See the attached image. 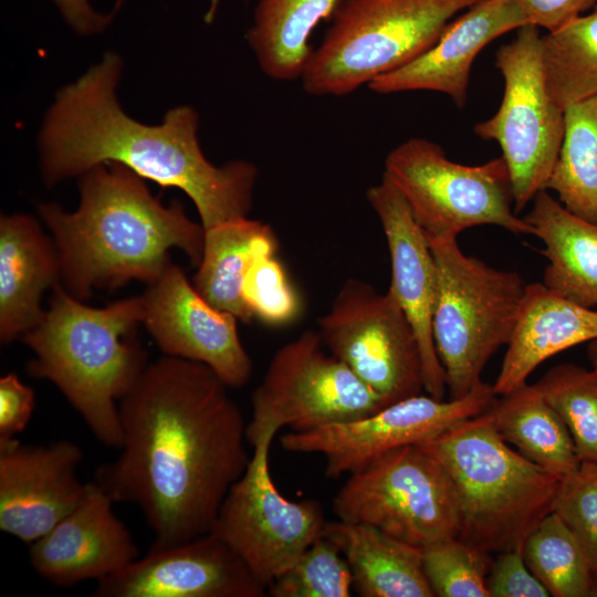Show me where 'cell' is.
Listing matches in <instances>:
<instances>
[{
    "label": "cell",
    "instance_id": "cell-39",
    "mask_svg": "<svg viewBox=\"0 0 597 597\" xmlns=\"http://www.w3.org/2000/svg\"><path fill=\"white\" fill-rule=\"evenodd\" d=\"M66 21L80 33H92L102 30L111 20V15L95 12L87 0H54Z\"/></svg>",
    "mask_w": 597,
    "mask_h": 597
},
{
    "label": "cell",
    "instance_id": "cell-37",
    "mask_svg": "<svg viewBox=\"0 0 597 597\" xmlns=\"http://www.w3.org/2000/svg\"><path fill=\"white\" fill-rule=\"evenodd\" d=\"M34 408V392L15 373L0 378V440H9L27 428Z\"/></svg>",
    "mask_w": 597,
    "mask_h": 597
},
{
    "label": "cell",
    "instance_id": "cell-19",
    "mask_svg": "<svg viewBox=\"0 0 597 597\" xmlns=\"http://www.w3.org/2000/svg\"><path fill=\"white\" fill-rule=\"evenodd\" d=\"M114 501L95 481L78 503L46 534L30 544L33 569L55 586L111 576L138 557L129 531L113 511Z\"/></svg>",
    "mask_w": 597,
    "mask_h": 597
},
{
    "label": "cell",
    "instance_id": "cell-3",
    "mask_svg": "<svg viewBox=\"0 0 597 597\" xmlns=\"http://www.w3.org/2000/svg\"><path fill=\"white\" fill-rule=\"evenodd\" d=\"M80 193L74 212L56 203L39 207L53 235L63 286L75 298L132 280L153 283L170 262L172 248L193 265L200 263L202 224L190 220L177 200L161 205L127 167L107 163L91 168L81 175Z\"/></svg>",
    "mask_w": 597,
    "mask_h": 597
},
{
    "label": "cell",
    "instance_id": "cell-13",
    "mask_svg": "<svg viewBox=\"0 0 597 597\" xmlns=\"http://www.w3.org/2000/svg\"><path fill=\"white\" fill-rule=\"evenodd\" d=\"M273 438L253 446L244 473L230 488L210 531L266 589L322 535L326 523L317 502H293L277 491L269 469Z\"/></svg>",
    "mask_w": 597,
    "mask_h": 597
},
{
    "label": "cell",
    "instance_id": "cell-33",
    "mask_svg": "<svg viewBox=\"0 0 597 597\" xmlns=\"http://www.w3.org/2000/svg\"><path fill=\"white\" fill-rule=\"evenodd\" d=\"M427 579L438 597H490L486 578L490 554L460 540L449 538L421 549Z\"/></svg>",
    "mask_w": 597,
    "mask_h": 597
},
{
    "label": "cell",
    "instance_id": "cell-32",
    "mask_svg": "<svg viewBox=\"0 0 597 597\" xmlns=\"http://www.w3.org/2000/svg\"><path fill=\"white\" fill-rule=\"evenodd\" d=\"M353 574L338 547L323 534L266 589L272 597H349Z\"/></svg>",
    "mask_w": 597,
    "mask_h": 597
},
{
    "label": "cell",
    "instance_id": "cell-38",
    "mask_svg": "<svg viewBox=\"0 0 597 597\" xmlns=\"http://www.w3.org/2000/svg\"><path fill=\"white\" fill-rule=\"evenodd\" d=\"M528 24L554 32L594 8L597 0H513Z\"/></svg>",
    "mask_w": 597,
    "mask_h": 597
},
{
    "label": "cell",
    "instance_id": "cell-35",
    "mask_svg": "<svg viewBox=\"0 0 597 597\" xmlns=\"http://www.w3.org/2000/svg\"><path fill=\"white\" fill-rule=\"evenodd\" d=\"M553 512L572 531L597 577V467L582 463L562 480Z\"/></svg>",
    "mask_w": 597,
    "mask_h": 597
},
{
    "label": "cell",
    "instance_id": "cell-20",
    "mask_svg": "<svg viewBox=\"0 0 597 597\" xmlns=\"http://www.w3.org/2000/svg\"><path fill=\"white\" fill-rule=\"evenodd\" d=\"M526 24V17L513 0H480L453 19L423 54L367 86L377 94L437 92L463 108L476 55L494 39Z\"/></svg>",
    "mask_w": 597,
    "mask_h": 597
},
{
    "label": "cell",
    "instance_id": "cell-9",
    "mask_svg": "<svg viewBox=\"0 0 597 597\" xmlns=\"http://www.w3.org/2000/svg\"><path fill=\"white\" fill-rule=\"evenodd\" d=\"M333 506L341 521L373 526L420 549L460 533L454 485L420 446L391 450L350 473Z\"/></svg>",
    "mask_w": 597,
    "mask_h": 597
},
{
    "label": "cell",
    "instance_id": "cell-25",
    "mask_svg": "<svg viewBox=\"0 0 597 597\" xmlns=\"http://www.w3.org/2000/svg\"><path fill=\"white\" fill-rule=\"evenodd\" d=\"M271 226L249 218L207 229L193 286L212 306L250 323L253 315L242 296L245 273L262 253H276Z\"/></svg>",
    "mask_w": 597,
    "mask_h": 597
},
{
    "label": "cell",
    "instance_id": "cell-5",
    "mask_svg": "<svg viewBox=\"0 0 597 597\" xmlns=\"http://www.w3.org/2000/svg\"><path fill=\"white\" fill-rule=\"evenodd\" d=\"M444 468L459 501V538L491 554L522 548L551 512L562 479L513 450L485 411L419 444Z\"/></svg>",
    "mask_w": 597,
    "mask_h": 597
},
{
    "label": "cell",
    "instance_id": "cell-14",
    "mask_svg": "<svg viewBox=\"0 0 597 597\" xmlns=\"http://www.w3.org/2000/svg\"><path fill=\"white\" fill-rule=\"evenodd\" d=\"M496 396L493 385L484 381L459 399L419 394L356 420L291 431L282 436L281 444L291 452L322 454L325 475L337 479L367 467L391 450L437 438L488 410Z\"/></svg>",
    "mask_w": 597,
    "mask_h": 597
},
{
    "label": "cell",
    "instance_id": "cell-15",
    "mask_svg": "<svg viewBox=\"0 0 597 597\" xmlns=\"http://www.w3.org/2000/svg\"><path fill=\"white\" fill-rule=\"evenodd\" d=\"M143 324L167 356L202 363L229 387L245 385L252 360L238 333V318L208 303L171 261L142 295Z\"/></svg>",
    "mask_w": 597,
    "mask_h": 597
},
{
    "label": "cell",
    "instance_id": "cell-28",
    "mask_svg": "<svg viewBox=\"0 0 597 597\" xmlns=\"http://www.w3.org/2000/svg\"><path fill=\"white\" fill-rule=\"evenodd\" d=\"M561 150L545 190L575 216L597 224V96L565 111Z\"/></svg>",
    "mask_w": 597,
    "mask_h": 597
},
{
    "label": "cell",
    "instance_id": "cell-12",
    "mask_svg": "<svg viewBox=\"0 0 597 597\" xmlns=\"http://www.w3.org/2000/svg\"><path fill=\"white\" fill-rule=\"evenodd\" d=\"M318 324L325 348L384 407L425 390L417 335L390 289L379 293L367 282L348 279Z\"/></svg>",
    "mask_w": 597,
    "mask_h": 597
},
{
    "label": "cell",
    "instance_id": "cell-1",
    "mask_svg": "<svg viewBox=\"0 0 597 597\" xmlns=\"http://www.w3.org/2000/svg\"><path fill=\"white\" fill-rule=\"evenodd\" d=\"M228 387L207 365L165 355L119 400L122 452L95 482L140 509L155 546L209 533L250 462L247 423Z\"/></svg>",
    "mask_w": 597,
    "mask_h": 597
},
{
    "label": "cell",
    "instance_id": "cell-22",
    "mask_svg": "<svg viewBox=\"0 0 597 597\" xmlns=\"http://www.w3.org/2000/svg\"><path fill=\"white\" fill-rule=\"evenodd\" d=\"M62 281L53 240L27 214L0 220V339L21 338L41 321L44 291Z\"/></svg>",
    "mask_w": 597,
    "mask_h": 597
},
{
    "label": "cell",
    "instance_id": "cell-21",
    "mask_svg": "<svg viewBox=\"0 0 597 597\" xmlns=\"http://www.w3.org/2000/svg\"><path fill=\"white\" fill-rule=\"evenodd\" d=\"M597 339V310L568 301L543 283L526 284L516 321L493 385L498 396L525 385L547 358Z\"/></svg>",
    "mask_w": 597,
    "mask_h": 597
},
{
    "label": "cell",
    "instance_id": "cell-8",
    "mask_svg": "<svg viewBox=\"0 0 597 597\" xmlns=\"http://www.w3.org/2000/svg\"><path fill=\"white\" fill-rule=\"evenodd\" d=\"M383 176L406 200L428 241L457 240L478 226H496L514 234L532 228L514 211L509 168L502 157L462 165L442 147L410 137L386 156Z\"/></svg>",
    "mask_w": 597,
    "mask_h": 597
},
{
    "label": "cell",
    "instance_id": "cell-6",
    "mask_svg": "<svg viewBox=\"0 0 597 597\" xmlns=\"http://www.w3.org/2000/svg\"><path fill=\"white\" fill-rule=\"evenodd\" d=\"M480 0H341L300 77L313 96H344L423 54Z\"/></svg>",
    "mask_w": 597,
    "mask_h": 597
},
{
    "label": "cell",
    "instance_id": "cell-29",
    "mask_svg": "<svg viewBox=\"0 0 597 597\" xmlns=\"http://www.w3.org/2000/svg\"><path fill=\"white\" fill-rule=\"evenodd\" d=\"M548 94L563 111L597 96V4L591 13L542 35Z\"/></svg>",
    "mask_w": 597,
    "mask_h": 597
},
{
    "label": "cell",
    "instance_id": "cell-40",
    "mask_svg": "<svg viewBox=\"0 0 597 597\" xmlns=\"http://www.w3.org/2000/svg\"><path fill=\"white\" fill-rule=\"evenodd\" d=\"M587 355L591 364V368L597 373V339L588 343Z\"/></svg>",
    "mask_w": 597,
    "mask_h": 597
},
{
    "label": "cell",
    "instance_id": "cell-26",
    "mask_svg": "<svg viewBox=\"0 0 597 597\" xmlns=\"http://www.w3.org/2000/svg\"><path fill=\"white\" fill-rule=\"evenodd\" d=\"M485 413L505 442L549 473L563 480L579 468L566 425L535 384L502 396Z\"/></svg>",
    "mask_w": 597,
    "mask_h": 597
},
{
    "label": "cell",
    "instance_id": "cell-2",
    "mask_svg": "<svg viewBox=\"0 0 597 597\" xmlns=\"http://www.w3.org/2000/svg\"><path fill=\"white\" fill-rule=\"evenodd\" d=\"M121 69V59L107 53L57 93L40 135L45 184L115 163L164 188L182 190L205 230L248 218L255 165L241 159L221 166L210 163L198 140V114L189 106L170 109L155 126L126 115L115 94Z\"/></svg>",
    "mask_w": 597,
    "mask_h": 597
},
{
    "label": "cell",
    "instance_id": "cell-36",
    "mask_svg": "<svg viewBox=\"0 0 597 597\" xmlns=\"http://www.w3.org/2000/svg\"><path fill=\"white\" fill-rule=\"evenodd\" d=\"M486 587L490 597H548L547 588L528 568L522 548L499 553L492 561Z\"/></svg>",
    "mask_w": 597,
    "mask_h": 597
},
{
    "label": "cell",
    "instance_id": "cell-7",
    "mask_svg": "<svg viewBox=\"0 0 597 597\" xmlns=\"http://www.w3.org/2000/svg\"><path fill=\"white\" fill-rule=\"evenodd\" d=\"M437 266L432 334L450 399L467 396L506 345L526 284L514 271L467 255L457 240L429 241Z\"/></svg>",
    "mask_w": 597,
    "mask_h": 597
},
{
    "label": "cell",
    "instance_id": "cell-34",
    "mask_svg": "<svg viewBox=\"0 0 597 597\" xmlns=\"http://www.w3.org/2000/svg\"><path fill=\"white\" fill-rule=\"evenodd\" d=\"M242 296L253 318L270 325L294 321L301 300L275 253L258 255L245 273Z\"/></svg>",
    "mask_w": 597,
    "mask_h": 597
},
{
    "label": "cell",
    "instance_id": "cell-11",
    "mask_svg": "<svg viewBox=\"0 0 597 597\" xmlns=\"http://www.w3.org/2000/svg\"><path fill=\"white\" fill-rule=\"evenodd\" d=\"M324 347L320 332L305 331L274 354L251 397L247 439L252 447L283 427L305 431L384 408L379 397Z\"/></svg>",
    "mask_w": 597,
    "mask_h": 597
},
{
    "label": "cell",
    "instance_id": "cell-23",
    "mask_svg": "<svg viewBox=\"0 0 597 597\" xmlns=\"http://www.w3.org/2000/svg\"><path fill=\"white\" fill-rule=\"evenodd\" d=\"M524 220L548 261L543 284L583 307L597 310V224L569 212L548 190L540 191Z\"/></svg>",
    "mask_w": 597,
    "mask_h": 597
},
{
    "label": "cell",
    "instance_id": "cell-16",
    "mask_svg": "<svg viewBox=\"0 0 597 597\" xmlns=\"http://www.w3.org/2000/svg\"><path fill=\"white\" fill-rule=\"evenodd\" d=\"M262 586L233 549L212 532L151 545L122 570L97 580L98 597H262Z\"/></svg>",
    "mask_w": 597,
    "mask_h": 597
},
{
    "label": "cell",
    "instance_id": "cell-18",
    "mask_svg": "<svg viewBox=\"0 0 597 597\" xmlns=\"http://www.w3.org/2000/svg\"><path fill=\"white\" fill-rule=\"evenodd\" d=\"M367 201L376 213L387 241L391 265L389 289L417 335L423 370V389L443 399L446 375L432 334L437 297V266L430 243L415 220L406 200L383 176L368 188Z\"/></svg>",
    "mask_w": 597,
    "mask_h": 597
},
{
    "label": "cell",
    "instance_id": "cell-10",
    "mask_svg": "<svg viewBox=\"0 0 597 597\" xmlns=\"http://www.w3.org/2000/svg\"><path fill=\"white\" fill-rule=\"evenodd\" d=\"M495 66L504 81L500 107L473 132L499 144L519 213L546 188L563 143L565 113L546 87L536 25L517 29L515 39L496 51Z\"/></svg>",
    "mask_w": 597,
    "mask_h": 597
},
{
    "label": "cell",
    "instance_id": "cell-24",
    "mask_svg": "<svg viewBox=\"0 0 597 597\" xmlns=\"http://www.w3.org/2000/svg\"><path fill=\"white\" fill-rule=\"evenodd\" d=\"M324 536L346 558L362 597H434L420 548L365 524L326 522Z\"/></svg>",
    "mask_w": 597,
    "mask_h": 597
},
{
    "label": "cell",
    "instance_id": "cell-4",
    "mask_svg": "<svg viewBox=\"0 0 597 597\" xmlns=\"http://www.w3.org/2000/svg\"><path fill=\"white\" fill-rule=\"evenodd\" d=\"M52 290L49 310L21 336L34 354L27 371L53 383L102 443L121 448L117 402L148 365L135 338L143 323V297L93 307L61 283Z\"/></svg>",
    "mask_w": 597,
    "mask_h": 597
},
{
    "label": "cell",
    "instance_id": "cell-30",
    "mask_svg": "<svg viewBox=\"0 0 597 597\" xmlns=\"http://www.w3.org/2000/svg\"><path fill=\"white\" fill-rule=\"evenodd\" d=\"M522 553L531 572L554 597H597V577L576 537L551 512L527 535Z\"/></svg>",
    "mask_w": 597,
    "mask_h": 597
},
{
    "label": "cell",
    "instance_id": "cell-27",
    "mask_svg": "<svg viewBox=\"0 0 597 597\" xmlns=\"http://www.w3.org/2000/svg\"><path fill=\"white\" fill-rule=\"evenodd\" d=\"M341 0H258L247 41L260 70L274 81L300 80L312 53L310 39Z\"/></svg>",
    "mask_w": 597,
    "mask_h": 597
},
{
    "label": "cell",
    "instance_id": "cell-17",
    "mask_svg": "<svg viewBox=\"0 0 597 597\" xmlns=\"http://www.w3.org/2000/svg\"><path fill=\"white\" fill-rule=\"evenodd\" d=\"M82 450L67 440L24 444L0 440V530L31 544L81 500Z\"/></svg>",
    "mask_w": 597,
    "mask_h": 597
},
{
    "label": "cell",
    "instance_id": "cell-31",
    "mask_svg": "<svg viewBox=\"0 0 597 597\" xmlns=\"http://www.w3.org/2000/svg\"><path fill=\"white\" fill-rule=\"evenodd\" d=\"M535 386L566 425L580 464L597 467V373L561 364Z\"/></svg>",
    "mask_w": 597,
    "mask_h": 597
}]
</instances>
